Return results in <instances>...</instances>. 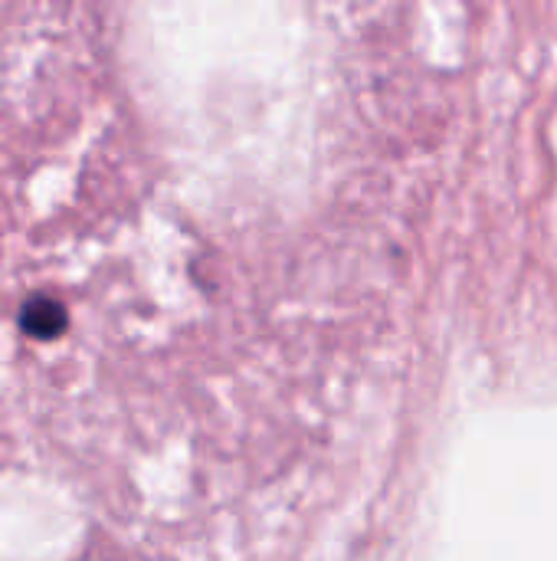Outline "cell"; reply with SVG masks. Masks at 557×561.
Here are the masks:
<instances>
[{
  "label": "cell",
  "instance_id": "1",
  "mask_svg": "<svg viewBox=\"0 0 557 561\" xmlns=\"http://www.w3.org/2000/svg\"><path fill=\"white\" fill-rule=\"evenodd\" d=\"M69 312L53 296H30L20 309V329L36 342H53L66 332Z\"/></svg>",
  "mask_w": 557,
  "mask_h": 561
}]
</instances>
